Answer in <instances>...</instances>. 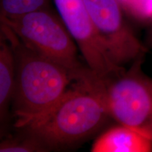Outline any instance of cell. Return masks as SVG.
<instances>
[{"label":"cell","mask_w":152,"mask_h":152,"mask_svg":"<svg viewBox=\"0 0 152 152\" xmlns=\"http://www.w3.org/2000/svg\"><path fill=\"white\" fill-rule=\"evenodd\" d=\"M152 24V23H151ZM147 44L152 47V26L151 29L149 30V35L147 37Z\"/></svg>","instance_id":"13"},{"label":"cell","mask_w":152,"mask_h":152,"mask_svg":"<svg viewBox=\"0 0 152 152\" xmlns=\"http://www.w3.org/2000/svg\"><path fill=\"white\" fill-rule=\"evenodd\" d=\"M49 0H0V17L11 18L48 7Z\"/></svg>","instance_id":"10"},{"label":"cell","mask_w":152,"mask_h":152,"mask_svg":"<svg viewBox=\"0 0 152 152\" xmlns=\"http://www.w3.org/2000/svg\"><path fill=\"white\" fill-rule=\"evenodd\" d=\"M54 3L87 67L94 75L104 80L124 68L114 65L102 49L84 0H54Z\"/></svg>","instance_id":"6"},{"label":"cell","mask_w":152,"mask_h":152,"mask_svg":"<svg viewBox=\"0 0 152 152\" xmlns=\"http://www.w3.org/2000/svg\"><path fill=\"white\" fill-rule=\"evenodd\" d=\"M1 33L11 42L16 57V73L12 111L15 127L52 108L76 76L67 68L26 47L9 28L1 23Z\"/></svg>","instance_id":"2"},{"label":"cell","mask_w":152,"mask_h":152,"mask_svg":"<svg viewBox=\"0 0 152 152\" xmlns=\"http://www.w3.org/2000/svg\"><path fill=\"white\" fill-rule=\"evenodd\" d=\"M119 2L121 3V6H122L123 9H125L127 7V6L128 5L129 2H130V0H118Z\"/></svg>","instance_id":"14"},{"label":"cell","mask_w":152,"mask_h":152,"mask_svg":"<svg viewBox=\"0 0 152 152\" xmlns=\"http://www.w3.org/2000/svg\"><path fill=\"white\" fill-rule=\"evenodd\" d=\"M26 132V134L3 140L0 144L1 152H44L51 149L41 139L32 133Z\"/></svg>","instance_id":"9"},{"label":"cell","mask_w":152,"mask_h":152,"mask_svg":"<svg viewBox=\"0 0 152 152\" xmlns=\"http://www.w3.org/2000/svg\"><path fill=\"white\" fill-rule=\"evenodd\" d=\"M92 152H150L152 141L132 129L120 125L102 134L93 144Z\"/></svg>","instance_id":"7"},{"label":"cell","mask_w":152,"mask_h":152,"mask_svg":"<svg viewBox=\"0 0 152 152\" xmlns=\"http://www.w3.org/2000/svg\"><path fill=\"white\" fill-rule=\"evenodd\" d=\"M16 65L14 47L1 33L0 43V115L4 121L8 106L12 102L16 82Z\"/></svg>","instance_id":"8"},{"label":"cell","mask_w":152,"mask_h":152,"mask_svg":"<svg viewBox=\"0 0 152 152\" xmlns=\"http://www.w3.org/2000/svg\"><path fill=\"white\" fill-rule=\"evenodd\" d=\"M144 56L101 80L110 117L152 141V78L142 70Z\"/></svg>","instance_id":"4"},{"label":"cell","mask_w":152,"mask_h":152,"mask_svg":"<svg viewBox=\"0 0 152 152\" xmlns=\"http://www.w3.org/2000/svg\"><path fill=\"white\" fill-rule=\"evenodd\" d=\"M132 16L140 20L152 23V0H144L139 6Z\"/></svg>","instance_id":"11"},{"label":"cell","mask_w":152,"mask_h":152,"mask_svg":"<svg viewBox=\"0 0 152 152\" xmlns=\"http://www.w3.org/2000/svg\"><path fill=\"white\" fill-rule=\"evenodd\" d=\"M144 1V0H130L128 5L125 9V10L132 15L134 11H136V9L138 8L139 6Z\"/></svg>","instance_id":"12"},{"label":"cell","mask_w":152,"mask_h":152,"mask_svg":"<svg viewBox=\"0 0 152 152\" xmlns=\"http://www.w3.org/2000/svg\"><path fill=\"white\" fill-rule=\"evenodd\" d=\"M102 49L114 65L123 67L147 48L127 25L118 0H84Z\"/></svg>","instance_id":"5"},{"label":"cell","mask_w":152,"mask_h":152,"mask_svg":"<svg viewBox=\"0 0 152 152\" xmlns=\"http://www.w3.org/2000/svg\"><path fill=\"white\" fill-rule=\"evenodd\" d=\"M1 23L26 47L67 68L77 80L91 71L80 62L75 42L59 15L48 7L16 17H1Z\"/></svg>","instance_id":"3"},{"label":"cell","mask_w":152,"mask_h":152,"mask_svg":"<svg viewBox=\"0 0 152 152\" xmlns=\"http://www.w3.org/2000/svg\"><path fill=\"white\" fill-rule=\"evenodd\" d=\"M109 117L102 80L91 71L75 81L52 108L19 129L37 136L53 149L91 136Z\"/></svg>","instance_id":"1"}]
</instances>
